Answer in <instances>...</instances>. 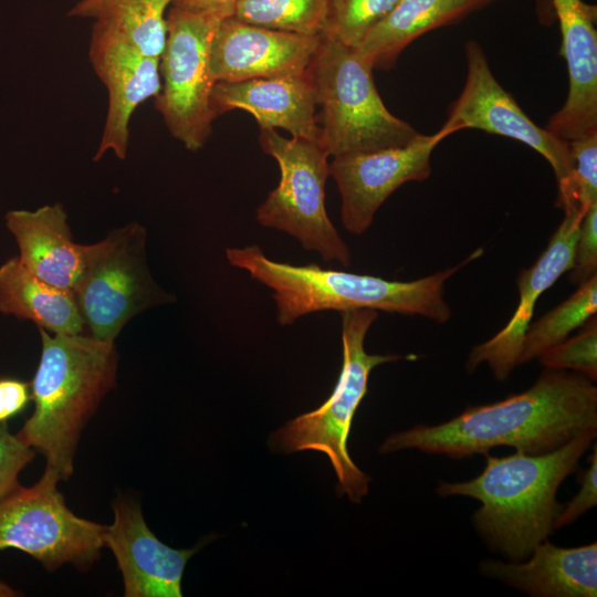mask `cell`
I'll return each mask as SVG.
<instances>
[{"instance_id":"obj_1","label":"cell","mask_w":597,"mask_h":597,"mask_svg":"<svg viewBox=\"0 0 597 597\" xmlns=\"http://www.w3.org/2000/svg\"><path fill=\"white\" fill-rule=\"evenodd\" d=\"M597 430V388L582 374L546 368L535 384L503 400L465 408L449 421L390 434L380 452L417 449L453 459L507 446L527 454L553 451Z\"/></svg>"},{"instance_id":"obj_2","label":"cell","mask_w":597,"mask_h":597,"mask_svg":"<svg viewBox=\"0 0 597 597\" xmlns=\"http://www.w3.org/2000/svg\"><path fill=\"white\" fill-rule=\"evenodd\" d=\"M39 333L41 355L30 383L34 409L15 434L43 454L41 476L60 483L72 476L82 432L116 386L119 358L115 342Z\"/></svg>"},{"instance_id":"obj_3","label":"cell","mask_w":597,"mask_h":597,"mask_svg":"<svg viewBox=\"0 0 597 597\" xmlns=\"http://www.w3.org/2000/svg\"><path fill=\"white\" fill-rule=\"evenodd\" d=\"M597 430H587L562 447L541 454L516 451L506 457L485 454L483 471L464 482L440 481V496L476 499L481 506L473 524L490 548L512 562L526 559L554 530L562 510L556 501L561 483L591 446Z\"/></svg>"},{"instance_id":"obj_4","label":"cell","mask_w":597,"mask_h":597,"mask_svg":"<svg viewBox=\"0 0 597 597\" xmlns=\"http://www.w3.org/2000/svg\"><path fill=\"white\" fill-rule=\"evenodd\" d=\"M476 249L459 264L413 281H390L346 271L323 269L316 264L295 265L277 262L258 245L230 247V265L243 270L272 291L276 320L282 326L317 312L368 308L418 315L439 324L452 316L444 300L446 282L464 265L478 259Z\"/></svg>"},{"instance_id":"obj_5","label":"cell","mask_w":597,"mask_h":597,"mask_svg":"<svg viewBox=\"0 0 597 597\" xmlns=\"http://www.w3.org/2000/svg\"><path fill=\"white\" fill-rule=\"evenodd\" d=\"M310 70L321 106V145L329 156L404 146L419 134L388 111L374 69L354 48L322 35Z\"/></svg>"},{"instance_id":"obj_6","label":"cell","mask_w":597,"mask_h":597,"mask_svg":"<svg viewBox=\"0 0 597 597\" xmlns=\"http://www.w3.org/2000/svg\"><path fill=\"white\" fill-rule=\"evenodd\" d=\"M343 363L331 396L313 411L303 413L279 429L273 441L283 452L314 450L325 453L338 479L342 493L360 502L368 492V478L350 459L347 438L356 409L367 392L370 371L396 362V354L370 355L365 337L378 313L362 308L342 312Z\"/></svg>"},{"instance_id":"obj_7","label":"cell","mask_w":597,"mask_h":597,"mask_svg":"<svg viewBox=\"0 0 597 597\" xmlns=\"http://www.w3.org/2000/svg\"><path fill=\"white\" fill-rule=\"evenodd\" d=\"M259 143L276 160L280 181L256 209L258 222L290 234L323 261L348 268L350 251L325 207L328 153L317 142L284 138L273 128H260Z\"/></svg>"},{"instance_id":"obj_8","label":"cell","mask_w":597,"mask_h":597,"mask_svg":"<svg viewBox=\"0 0 597 597\" xmlns=\"http://www.w3.org/2000/svg\"><path fill=\"white\" fill-rule=\"evenodd\" d=\"M146 229L132 222L98 242L84 244L81 275L73 293L88 335L115 342L124 326L144 311L174 297L153 279Z\"/></svg>"},{"instance_id":"obj_9","label":"cell","mask_w":597,"mask_h":597,"mask_svg":"<svg viewBox=\"0 0 597 597\" xmlns=\"http://www.w3.org/2000/svg\"><path fill=\"white\" fill-rule=\"evenodd\" d=\"M222 19L172 4L166 14L167 39L159 64L163 83L155 106L171 136L190 151L206 145L217 117L211 106L216 82L210 46Z\"/></svg>"},{"instance_id":"obj_10","label":"cell","mask_w":597,"mask_h":597,"mask_svg":"<svg viewBox=\"0 0 597 597\" xmlns=\"http://www.w3.org/2000/svg\"><path fill=\"white\" fill-rule=\"evenodd\" d=\"M57 484L41 476L0 501V551H21L48 570L65 564L86 569L105 547L106 525L72 512Z\"/></svg>"},{"instance_id":"obj_11","label":"cell","mask_w":597,"mask_h":597,"mask_svg":"<svg viewBox=\"0 0 597 597\" xmlns=\"http://www.w3.org/2000/svg\"><path fill=\"white\" fill-rule=\"evenodd\" d=\"M454 132L442 125L431 135L418 134L410 143L369 151L334 156L329 175L341 195V220L353 234H363L387 198L409 181L431 174V154Z\"/></svg>"},{"instance_id":"obj_12","label":"cell","mask_w":597,"mask_h":597,"mask_svg":"<svg viewBox=\"0 0 597 597\" xmlns=\"http://www.w3.org/2000/svg\"><path fill=\"white\" fill-rule=\"evenodd\" d=\"M467 75L459 97L443 125L454 133L474 128L521 142L542 155L551 165L557 187L572 171L568 142L537 126L493 75L481 45L469 40L464 45Z\"/></svg>"},{"instance_id":"obj_13","label":"cell","mask_w":597,"mask_h":597,"mask_svg":"<svg viewBox=\"0 0 597 597\" xmlns=\"http://www.w3.org/2000/svg\"><path fill=\"white\" fill-rule=\"evenodd\" d=\"M93 70L107 90V113L93 157L108 151L124 160L129 146V124L136 108L161 88L160 59L140 54L95 21L88 51Z\"/></svg>"},{"instance_id":"obj_14","label":"cell","mask_w":597,"mask_h":597,"mask_svg":"<svg viewBox=\"0 0 597 597\" xmlns=\"http://www.w3.org/2000/svg\"><path fill=\"white\" fill-rule=\"evenodd\" d=\"M322 35H304L222 19L210 46L214 82H239L304 73L310 70Z\"/></svg>"},{"instance_id":"obj_15","label":"cell","mask_w":597,"mask_h":597,"mask_svg":"<svg viewBox=\"0 0 597 597\" xmlns=\"http://www.w3.org/2000/svg\"><path fill=\"white\" fill-rule=\"evenodd\" d=\"M105 547L113 553L123 577L125 597H181L186 565L200 545L176 549L148 527L140 506L129 498L113 503Z\"/></svg>"},{"instance_id":"obj_16","label":"cell","mask_w":597,"mask_h":597,"mask_svg":"<svg viewBox=\"0 0 597 597\" xmlns=\"http://www.w3.org/2000/svg\"><path fill=\"white\" fill-rule=\"evenodd\" d=\"M582 219V214L565 213L545 251L531 268L521 271L516 281L519 303L515 312L500 332L471 349L465 364L468 373L484 363L498 380L507 379L517 365L522 342L537 300L573 268Z\"/></svg>"},{"instance_id":"obj_17","label":"cell","mask_w":597,"mask_h":597,"mask_svg":"<svg viewBox=\"0 0 597 597\" xmlns=\"http://www.w3.org/2000/svg\"><path fill=\"white\" fill-rule=\"evenodd\" d=\"M568 74L563 106L546 129L570 142L597 132V7L583 0H552Z\"/></svg>"},{"instance_id":"obj_18","label":"cell","mask_w":597,"mask_h":597,"mask_svg":"<svg viewBox=\"0 0 597 597\" xmlns=\"http://www.w3.org/2000/svg\"><path fill=\"white\" fill-rule=\"evenodd\" d=\"M211 106L216 116L241 109L251 114L260 128H281L292 137L321 144L311 70L286 76L216 82Z\"/></svg>"},{"instance_id":"obj_19","label":"cell","mask_w":597,"mask_h":597,"mask_svg":"<svg viewBox=\"0 0 597 597\" xmlns=\"http://www.w3.org/2000/svg\"><path fill=\"white\" fill-rule=\"evenodd\" d=\"M527 562L483 561L481 572L521 591L541 597H596L597 543L578 547L540 543Z\"/></svg>"},{"instance_id":"obj_20","label":"cell","mask_w":597,"mask_h":597,"mask_svg":"<svg viewBox=\"0 0 597 597\" xmlns=\"http://www.w3.org/2000/svg\"><path fill=\"white\" fill-rule=\"evenodd\" d=\"M4 222L23 266L54 286L73 291L83 268L84 244L73 240L63 206L10 210Z\"/></svg>"},{"instance_id":"obj_21","label":"cell","mask_w":597,"mask_h":597,"mask_svg":"<svg viewBox=\"0 0 597 597\" xmlns=\"http://www.w3.org/2000/svg\"><path fill=\"white\" fill-rule=\"evenodd\" d=\"M493 0H399L354 48L373 69L389 70L422 34L452 24Z\"/></svg>"},{"instance_id":"obj_22","label":"cell","mask_w":597,"mask_h":597,"mask_svg":"<svg viewBox=\"0 0 597 597\" xmlns=\"http://www.w3.org/2000/svg\"><path fill=\"white\" fill-rule=\"evenodd\" d=\"M0 312L31 321L52 334H84V321L73 291L39 279L18 256L0 265Z\"/></svg>"},{"instance_id":"obj_23","label":"cell","mask_w":597,"mask_h":597,"mask_svg":"<svg viewBox=\"0 0 597 597\" xmlns=\"http://www.w3.org/2000/svg\"><path fill=\"white\" fill-rule=\"evenodd\" d=\"M174 1L106 0L93 18L140 54L160 59L167 39V9Z\"/></svg>"},{"instance_id":"obj_24","label":"cell","mask_w":597,"mask_h":597,"mask_svg":"<svg viewBox=\"0 0 597 597\" xmlns=\"http://www.w3.org/2000/svg\"><path fill=\"white\" fill-rule=\"evenodd\" d=\"M597 312V274L578 285L568 298L528 325L517 365L538 358L546 349L565 341Z\"/></svg>"},{"instance_id":"obj_25","label":"cell","mask_w":597,"mask_h":597,"mask_svg":"<svg viewBox=\"0 0 597 597\" xmlns=\"http://www.w3.org/2000/svg\"><path fill=\"white\" fill-rule=\"evenodd\" d=\"M329 0H238L231 17L254 25L323 35Z\"/></svg>"},{"instance_id":"obj_26","label":"cell","mask_w":597,"mask_h":597,"mask_svg":"<svg viewBox=\"0 0 597 597\" xmlns=\"http://www.w3.org/2000/svg\"><path fill=\"white\" fill-rule=\"evenodd\" d=\"M572 171L558 188L557 206L564 213L584 216L597 203V132L568 142Z\"/></svg>"},{"instance_id":"obj_27","label":"cell","mask_w":597,"mask_h":597,"mask_svg":"<svg viewBox=\"0 0 597 597\" xmlns=\"http://www.w3.org/2000/svg\"><path fill=\"white\" fill-rule=\"evenodd\" d=\"M399 0H329L323 35L356 48Z\"/></svg>"},{"instance_id":"obj_28","label":"cell","mask_w":597,"mask_h":597,"mask_svg":"<svg viewBox=\"0 0 597 597\" xmlns=\"http://www.w3.org/2000/svg\"><path fill=\"white\" fill-rule=\"evenodd\" d=\"M542 365L554 369H573L594 381L597 378L596 316L576 336L546 349L538 357Z\"/></svg>"},{"instance_id":"obj_29","label":"cell","mask_w":597,"mask_h":597,"mask_svg":"<svg viewBox=\"0 0 597 597\" xmlns=\"http://www.w3.org/2000/svg\"><path fill=\"white\" fill-rule=\"evenodd\" d=\"M34 457L35 450L0 422V501L20 485L19 475Z\"/></svg>"},{"instance_id":"obj_30","label":"cell","mask_w":597,"mask_h":597,"mask_svg":"<svg viewBox=\"0 0 597 597\" xmlns=\"http://www.w3.org/2000/svg\"><path fill=\"white\" fill-rule=\"evenodd\" d=\"M597 271V203H594L583 216L575 244L573 268L569 280L579 285Z\"/></svg>"},{"instance_id":"obj_31","label":"cell","mask_w":597,"mask_h":597,"mask_svg":"<svg viewBox=\"0 0 597 597\" xmlns=\"http://www.w3.org/2000/svg\"><path fill=\"white\" fill-rule=\"evenodd\" d=\"M597 504V448L589 457V467L580 479V489L577 494L562 507L554 521V530L570 524L587 510Z\"/></svg>"},{"instance_id":"obj_32","label":"cell","mask_w":597,"mask_h":597,"mask_svg":"<svg viewBox=\"0 0 597 597\" xmlns=\"http://www.w3.org/2000/svg\"><path fill=\"white\" fill-rule=\"evenodd\" d=\"M32 399L30 383L17 378H0V422L22 412Z\"/></svg>"},{"instance_id":"obj_33","label":"cell","mask_w":597,"mask_h":597,"mask_svg":"<svg viewBox=\"0 0 597 597\" xmlns=\"http://www.w3.org/2000/svg\"><path fill=\"white\" fill-rule=\"evenodd\" d=\"M238 0H175L172 6L200 12H210L223 18L233 13Z\"/></svg>"},{"instance_id":"obj_34","label":"cell","mask_w":597,"mask_h":597,"mask_svg":"<svg viewBox=\"0 0 597 597\" xmlns=\"http://www.w3.org/2000/svg\"><path fill=\"white\" fill-rule=\"evenodd\" d=\"M106 0H80L70 10L69 15L80 18H93L96 11Z\"/></svg>"},{"instance_id":"obj_35","label":"cell","mask_w":597,"mask_h":597,"mask_svg":"<svg viewBox=\"0 0 597 597\" xmlns=\"http://www.w3.org/2000/svg\"><path fill=\"white\" fill-rule=\"evenodd\" d=\"M21 593L9 586L8 584L0 582V597H17Z\"/></svg>"},{"instance_id":"obj_36","label":"cell","mask_w":597,"mask_h":597,"mask_svg":"<svg viewBox=\"0 0 597 597\" xmlns=\"http://www.w3.org/2000/svg\"><path fill=\"white\" fill-rule=\"evenodd\" d=\"M493 1H495V0H493Z\"/></svg>"}]
</instances>
